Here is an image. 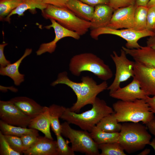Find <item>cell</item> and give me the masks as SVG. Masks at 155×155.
Instances as JSON below:
<instances>
[{
  "mask_svg": "<svg viewBox=\"0 0 155 155\" xmlns=\"http://www.w3.org/2000/svg\"><path fill=\"white\" fill-rule=\"evenodd\" d=\"M113 108L119 123L141 122L146 125L155 117L145 99L132 101L119 100L113 104Z\"/></svg>",
  "mask_w": 155,
  "mask_h": 155,
  "instance_id": "2",
  "label": "cell"
},
{
  "mask_svg": "<svg viewBox=\"0 0 155 155\" xmlns=\"http://www.w3.org/2000/svg\"><path fill=\"white\" fill-rule=\"evenodd\" d=\"M103 34H110L119 36L125 40L127 43L126 47L132 49L141 47L138 43L139 40L143 37L152 36L155 32L147 29L137 30L133 28H125L120 30L111 28L105 27L91 30L90 35L95 40H98V36Z\"/></svg>",
  "mask_w": 155,
  "mask_h": 155,
  "instance_id": "8",
  "label": "cell"
},
{
  "mask_svg": "<svg viewBox=\"0 0 155 155\" xmlns=\"http://www.w3.org/2000/svg\"><path fill=\"white\" fill-rule=\"evenodd\" d=\"M109 95L112 98L125 101L145 99L148 96L142 89L139 82L134 77L130 83L123 88L120 87Z\"/></svg>",
  "mask_w": 155,
  "mask_h": 155,
  "instance_id": "14",
  "label": "cell"
},
{
  "mask_svg": "<svg viewBox=\"0 0 155 155\" xmlns=\"http://www.w3.org/2000/svg\"><path fill=\"white\" fill-rule=\"evenodd\" d=\"M154 32H155V30H154Z\"/></svg>",
  "mask_w": 155,
  "mask_h": 155,
  "instance_id": "47",
  "label": "cell"
},
{
  "mask_svg": "<svg viewBox=\"0 0 155 155\" xmlns=\"http://www.w3.org/2000/svg\"><path fill=\"white\" fill-rule=\"evenodd\" d=\"M150 0H135V4L137 6H146Z\"/></svg>",
  "mask_w": 155,
  "mask_h": 155,
  "instance_id": "43",
  "label": "cell"
},
{
  "mask_svg": "<svg viewBox=\"0 0 155 155\" xmlns=\"http://www.w3.org/2000/svg\"><path fill=\"white\" fill-rule=\"evenodd\" d=\"M44 0H22L20 4L8 15L4 20L9 22L10 17L14 14H17L20 16L24 15V13L26 10H35L38 8L41 11L45 9L47 4L44 3Z\"/></svg>",
  "mask_w": 155,
  "mask_h": 155,
  "instance_id": "22",
  "label": "cell"
},
{
  "mask_svg": "<svg viewBox=\"0 0 155 155\" xmlns=\"http://www.w3.org/2000/svg\"><path fill=\"white\" fill-rule=\"evenodd\" d=\"M101 150L100 155H126L124 150L118 142L98 144Z\"/></svg>",
  "mask_w": 155,
  "mask_h": 155,
  "instance_id": "29",
  "label": "cell"
},
{
  "mask_svg": "<svg viewBox=\"0 0 155 155\" xmlns=\"http://www.w3.org/2000/svg\"><path fill=\"white\" fill-rule=\"evenodd\" d=\"M155 6V0H150L146 7L149 8L151 7Z\"/></svg>",
  "mask_w": 155,
  "mask_h": 155,
  "instance_id": "45",
  "label": "cell"
},
{
  "mask_svg": "<svg viewBox=\"0 0 155 155\" xmlns=\"http://www.w3.org/2000/svg\"><path fill=\"white\" fill-rule=\"evenodd\" d=\"M69 70L73 75L79 76L83 71L93 73L104 81L111 79L113 72L109 66L97 55L92 53H85L76 55L71 59Z\"/></svg>",
  "mask_w": 155,
  "mask_h": 155,
  "instance_id": "3",
  "label": "cell"
},
{
  "mask_svg": "<svg viewBox=\"0 0 155 155\" xmlns=\"http://www.w3.org/2000/svg\"><path fill=\"white\" fill-rule=\"evenodd\" d=\"M113 53L110 56L115 65L116 73L113 81L107 89L109 91V94L120 88L121 82L134 75L133 68L135 61L129 59L127 57V54L122 48L120 55L115 51H113Z\"/></svg>",
  "mask_w": 155,
  "mask_h": 155,
  "instance_id": "9",
  "label": "cell"
},
{
  "mask_svg": "<svg viewBox=\"0 0 155 155\" xmlns=\"http://www.w3.org/2000/svg\"><path fill=\"white\" fill-rule=\"evenodd\" d=\"M146 44L147 46L155 50V34L147 39Z\"/></svg>",
  "mask_w": 155,
  "mask_h": 155,
  "instance_id": "42",
  "label": "cell"
},
{
  "mask_svg": "<svg viewBox=\"0 0 155 155\" xmlns=\"http://www.w3.org/2000/svg\"><path fill=\"white\" fill-rule=\"evenodd\" d=\"M121 48L127 55L135 61L145 66L155 68V50L147 46L137 49H129L122 46Z\"/></svg>",
  "mask_w": 155,
  "mask_h": 155,
  "instance_id": "16",
  "label": "cell"
},
{
  "mask_svg": "<svg viewBox=\"0 0 155 155\" xmlns=\"http://www.w3.org/2000/svg\"><path fill=\"white\" fill-rule=\"evenodd\" d=\"M10 100L32 119L44 111L46 108V106H42L33 100L25 96L15 97Z\"/></svg>",
  "mask_w": 155,
  "mask_h": 155,
  "instance_id": "17",
  "label": "cell"
},
{
  "mask_svg": "<svg viewBox=\"0 0 155 155\" xmlns=\"http://www.w3.org/2000/svg\"><path fill=\"white\" fill-rule=\"evenodd\" d=\"M154 149L155 153V138L152 139V141H150L149 144Z\"/></svg>",
  "mask_w": 155,
  "mask_h": 155,
  "instance_id": "46",
  "label": "cell"
},
{
  "mask_svg": "<svg viewBox=\"0 0 155 155\" xmlns=\"http://www.w3.org/2000/svg\"><path fill=\"white\" fill-rule=\"evenodd\" d=\"M23 154L25 155H57V141L45 136H39L36 141Z\"/></svg>",
  "mask_w": 155,
  "mask_h": 155,
  "instance_id": "15",
  "label": "cell"
},
{
  "mask_svg": "<svg viewBox=\"0 0 155 155\" xmlns=\"http://www.w3.org/2000/svg\"><path fill=\"white\" fill-rule=\"evenodd\" d=\"M50 20L51 24L45 27L47 29L53 28L55 34V38L51 41L43 43L40 45L36 52L37 55H40L46 52L50 53L54 52L56 48L57 42L63 38L70 37L76 40H79L80 38V36L77 32L65 28L53 19Z\"/></svg>",
  "mask_w": 155,
  "mask_h": 155,
  "instance_id": "11",
  "label": "cell"
},
{
  "mask_svg": "<svg viewBox=\"0 0 155 155\" xmlns=\"http://www.w3.org/2000/svg\"><path fill=\"white\" fill-rule=\"evenodd\" d=\"M69 0H44V3L59 7H66V4Z\"/></svg>",
  "mask_w": 155,
  "mask_h": 155,
  "instance_id": "38",
  "label": "cell"
},
{
  "mask_svg": "<svg viewBox=\"0 0 155 155\" xmlns=\"http://www.w3.org/2000/svg\"><path fill=\"white\" fill-rule=\"evenodd\" d=\"M7 43H4L0 44V67H5L11 63V62L5 58L4 53L5 47Z\"/></svg>",
  "mask_w": 155,
  "mask_h": 155,
  "instance_id": "37",
  "label": "cell"
},
{
  "mask_svg": "<svg viewBox=\"0 0 155 155\" xmlns=\"http://www.w3.org/2000/svg\"><path fill=\"white\" fill-rule=\"evenodd\" d=\"M146 126L139 123L124 122L119 132L118 142L129 154L143 149L152 138Z\"/></svg>",
  "mask_w": 155,
  "mask_h": 155,
  "instance_id": "4",
  "label": "cell"
},
{
  "mask_svg": "<svg viewBox=\"0 0 155 155\" xmlns=\"http://www.w3.org/2000/svg\"><path fill=\"white\" fill-rule=\"evenodd\" d=\"M146 125L150 133L155 137V117Z\"/></svg>",
  "mask_w": 155,
  "mask_h": 155,
  "instance_id": "41",
  "label": "cell"
},
{
  "mask_svg": "<svg viewBox=\"0 0 155 155\" xmlns=\"http://www.w3.org/2000/svg\"><path fill=\"white\" fill-rule=\"evenodd\" d=\"M61 134L56 135L57 155H74V152L68 145L70 142L66 141Z\"/></svg>",
  "mask_w": 155,
  "mask_h": 155,
  "instance_id": "31",
  "label": "cell"
},
{
  "mask_svg": "<svg viewBox=\"0 0 155 155\" xmlns=\"http://www.w3.org/2000/svg\"><path fill=\"white\" fill-rule=\"evenodd\" d=\"M146 29L148 30L154 32L155 30V6H152L148 8L147 16Z\"/></svg>",
  "mask_w": 155,
  "mask_h": 155,
  "instance_id": "35",
  "label": "cell"
},
{
  "mask_svg": "<svg viewBox=\"0 0 155 155\" xmlns=\"http://www.w3.org/2000/svg\"><path fill=\"white\" fill-rule=\"evenodd\" d=\"M61 134L69 139L74 152L84 153L88 155H100L98 144L88 131L74 129L65 121L61 124Z\"/></svg>",
  "mask_w": 155,
  "mask_h": 155,
  "instance_id": "6",
  "label": "cell"
},
{
  "mask_svg": "<svg viewBox=\"0 0 155 155\" xmlns=\"http://www.w3.org/2000/svg\"><path fill=\"white\" fill-rule=\"evenodd\" d=\"M136 5L115 10L107 27L116 29L133 28L134 25V15Z\"/></svg>",
  "mask_w": 155,
  "mask_h": 155,
  "instance_id": "13",
  "label": "cell"
},
{
  "mask_svg": "<svg viewBox=\"0 0 155 155\" xmlns=\"http://www.w3.org/2000/svg\"><path fill=\"white\" fill-rule=\"evenodd\" d=\"M82 86L79 95L77 98L76 102L70 108L71 111L79 113L81 109L85 106L92 104L97 95L107 89L108 83L104 81L98 84L93 78L89 76H83L81 79Z\"/></svg>",
  "mask_w": 155,
  "mask_h": 155,
  "instance_id": "7",
  "label": "cell"
},
{
  "mask_svg": "<svg viewBox=\"0 0 155 155\" xmlns=\"http://www.w3.org/2000/svg\"><path fill=\"white\" fill-rule=\"evenodd\" d=\"M59 84H63L71 88L77 97L79 96L81 89L82 82H76L69 79L67 76V73L64 71L59 73L57 78L51 84L52 86H55Z\"/></svg>",
  "mask_w": 155,
  "mask_h": 155,
  "instance_id": "27",
  "label": "cell"
},
{
  "mask_svg": "<svg viewBox=\"0 0 155 155\" xmlns=\"http://www.w3.org/2000/svg\"><path fill=\"white\" fill-rule=\"evenodd\" d=\"M114 113L113 108L104 100L97 97L90 110L78 113L66 108L60 118L90 132L102 118Z\"/></svg>",
  "mask_w": 155,
  "mask_h": 155,
  "instance_id": "1",
  "label": "cell"
},
{
  "mask_svg": "<svg viewBox=\"0 0 155 155\" xmlns=\"http://www.w3.org/2000/svg\"><path fill=\"white\" fill-rule=\"evenodd\" d=\"M150 152V150L148 148H146L140 152L138 155H147L149 154Z\"/></svg>",
  "mask_w": 155,
  "mask_h": 155,
  "instance_id": "44",
  "label": "cell"
},
{
  "mask_svg": "<svg viewBox=\"0 0 155 155\" xmlns=\"http://www.w3.org/2000/svg\"><path fill=\"white\" fill-rule=\"evenodd\" d=\"M91 6L95 7L100 4H108V0H80Z\"/></svg>",
  "mask_w": 155,
  "mask_h": 155,
  "instance_id": "39",
  "label": "cell"
},
{
  "mask_svg": "<svg viewBox=\"0 0 155 155\" xmlns=\"http://www.w3.org/2000/svg\"><path fill=\"white\" fill-rule=\"evenodd\" d=\"M0 155H20L21 154L13 150L0 131Z\"/></svg>",
  "mask_w": 155,
  "mask_h": 155,
  "instance_id": "33",
  "label": "cell"
},
{
  "mask_svg": "<svg viewBox=\"0 0 155 155\" xmlns=\"http://www.w3.org/2000/svg\"><path fill=\"white\" fill-rule=\"evenodd\" d=\"M90 133L92 138L98 144L118 142L119 132L110 133L105 132L95 126Z\"/></svg>",
  "mask_w": 155,
  "mask_h": 155,
  "instance_id": "24",
  "label": "cell"
},
{
  "mask_svg": "<svg viewBox=\"0 0 155 155\" xmlns=\"http://www.w3.org/2000/svg\"><path fill=\"white\" fill-rule=\"evenodd\" d=\"M22 0H0V19L3 20L21 3Z\"/></svg>",
  "mask_w": 155,
  "mask_h": 155,
  "instance_id": "30",
  "label": "cell"
},
{
  "mask_svg": "<svg viewBox=\"0 0 155 155\" xmlns=\"http://www.w3.org/2000/svg\"><path fill=\"white\" fill-rule=\"evenodd\" d=\"M4 135L5 138L11 148L14 151L22 154L24 149L20 137L12 135Z\"/></svg>",
  "mask_w": 155,
  "mask_h": 155,
  "instance_id": "32",
  "label": "cell"
},
{
  "mask_svg": "<svg viewBox=\"0 0 155 155\" xmlns=\"http://www.w3.org/2000/svg\"><path fill=\"white\" fill-rule=\"evenodd\" d=\"M66 7L78 17L90 22L92 19L94 10V7L80 0H69Z\"/></svg>",
  "mask_w": 155,
  "mask_h": 155,
  "instance_id": "21",
  "label": "cell"
},
{
  "mask_svg": "<svg viewBox=\"0 0 155 155\" xmlns=\"http://www.w3.org/2000/svg\"><path fill=\"white\" fill-rule=\"evenodd\" d=\"M41 11L45 19H53L63 27L77 32L80 36L85 34L90 28V22L78 17L67 7L47 4Z\"/></svg>",
  "mask_w": 155,
  "mask_h": 155,
  "instance_id": "5",
  "label": "cell"
},
{
  "mask_svg": "<svg viewBox=\"0 0 155 155\" xmlns=\"http://www.w3.org/2000/svg\"><path fill=\"white\" fill-rule=\"evenodd\" d=\"M114 10L108 5L102 4L94 7L91 21V30L106 26L112 18Z\"/></svg>",
  "mask_w": 155,
  "mask_h": 155,
  "instance_id": "18",
  "label": "cell"
},
{
  "mask_svg": "<svg viewBox=\"0 0 155 155\" xmlns=\"http://www.w3.org/2000/svg\"><path fill=\"white\" fill-rule=\"evenodd\" d=\"M28 127L30 128L41 131L46 137L53 140L50 131L51 125L48 107L46 106L44 111L32 119Z\"/></svg>",
  "mask_w": 155,
  "mask_h": 155,
  "instance_id": "20",
  "label": "cell"
},
{
  "mask_svg": "<svg viewBox=\"0 0 155 155\" xmlns=\"http://www.w3.org/2000/svg\"><path fill=\"white\" fill-rule=\"evenodd\" d=\"M148 8L146 6H137L134 13V29L137 30L146 29L147 16Z\"/></svg>",
  "mask_w": 155,
  "mask_h": 155,
  "instance_id": "28",
  "label": "cell"
},
{
  "mask_svg": "<svg viewBox=\"0 0 155 155\" xmlns=\"http://www.w3.org/2000/svg\"><path fill=\"white\" fill-rule=\"evenodd\" d=\"M1 120L14 126L27 127L31 119L10 100L0 101Z\"/></svg>",
  "mask_w": 155,
  "mask_h": 155,
  "instance_id": "10",
  "label": "cell"
},
{
  "mask_svg": "<svg viewBox=\"0 0 155 155\" xmlns=\"http://www.w3.org/2000/svg\"><path fill=\"white\" fill-rule=\"evenodd\" d=\"M145 100L148 104L151 111L155 116V95L152 97L147 96Z\"/></svg>",
  "mask_w": 155,
  "mask_h": 155,
  "instance_id": "40",
  "label": "cell"
},
{
  "mask_svg": "<svg viewBox=\"0 0 155 155\" xmlns=\"http://www.w3.org/2000/svg\"><path fill=\"white\" fill-rule=\"evenodd\" d=\"M51 127L56 135L61 134V124L59 118H61L66 107L55 104L48 107Z\"/></svg>",
  "mask_w": 155,
  "mask_h": 155,
  "instance_id": "23",
  "label": "cell"
},
{
  "mask_svg": "<svg viewBox=\"0 0 155 155\" xmlns=\"http://www.w3.org/2000/svg\"><path fill=\"white\" fill-rule=\"evenodd\" d=\"M134 76L148 96L155 95V68L135 61Z\"/></svg>",
  "mask_w": 155,
  "mask_h": 155,
  "instance_id": "12",
  "label": "cell"
},
{
  "mask_svg": "<svg viewBox=\"0 0 155 155\" xmlns=\"http://www.w3.org/2000/svg\"><path fill=\"white\" fill-rule=\"evenodd\" d=\"M108 5L114 10L136 5L135 0H108Z\"/></svg>",
  "mask_w": 155,
  "mask_h": 155,
  "instance_id": "36",
  "label": "cell"
},
{
  "mask_svg": "<svg viewBox=\"0 0 155 155\" xmlns=\"http://www.w3.org/2000/svg\"><path fill=\"white\" fill-rule=\"evenodd\" d=\"M0 131L4 135H10L20 137L27 134H38V130L27 127L15 126L6 123L0 120Z\"/></svg>",
  "mask_w": 155,
  "mask_h": 155,
  "instance_id": "25",
  "label": "cell"
},
{
  "mask_svg": "<svg viewBox=\"0 0 155 155\" xmlns=\"http://www.w3.org/2000/svg\"><path fill=\"white\" fill-rule=\"evenodd\" d=\"M121 125L118 121L114 113L104 117L96 126L105 132L119 133L121 130Z\"/></svg>",
  "mask_w": 155,
  "mask_h": 155,
  "instance_id": "26",
  "label": "cell"
},
{
  "mask_svg": "<svg viewBox=\"0 0 155 155\" xmlns=\"http://www.w3.org/2000/svg\"><path fill=\"white\" fill-rule=\"evenodd\" d=\"M39 136V134H27L23 135L20 137L22 142L24 151L30 147L36 141Z\"/></svg>",
  "mask_w": 155,
  "mask_h": 155,
  "instance_id": "34",
  "label": "cell"
},
{
  "mask_svg": "<svg viewBox=\"0 0 155 155\" xmlns=\"http://www.w3.org/2000/svg\"><path fill=\"white\" fill-rule=\"evenodd\" d=\"M32 51V49H26L23 55L16 61L5 67H0V75L9 77L13 81L16 85H20L24 80V75L19 72V67L23 59L29 55Z\"/></svg>",
  "mask_w": 155,
  "mask_h": 155,
  "instance_id": "19",
  "label": "cell"
}]
</instances>
